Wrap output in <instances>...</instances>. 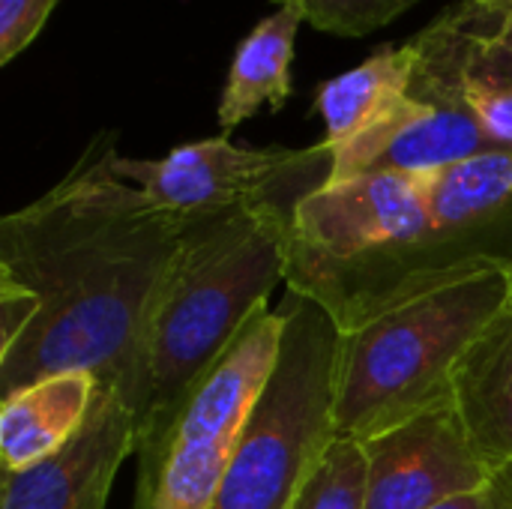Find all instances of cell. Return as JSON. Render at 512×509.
<instances>
[{"instance_id": "6da1fadb", "label": "cell", "mask_w": 512, "mask_h": 509, "mask_svg": "<svg viewBox=\"0 0 512 509\" xmlns=\"http://www.w3.org/2000/svg\"><path fill=\"white\" fill-rule=\"evenodd\" d=\"M114 159L117 132L93 135L54 189L0 219V291L36 303L33 324L0 348L3 396L93 372L132 408L144 318L189 219L153 207Z\"/></svg>"}, {"instance_id": "7a4b0ae2", "label": "cell", "mask_w": 512, "mask_h": 509, "mask_svg": "<svg viewBox=\"0 0 512 509\" xmlns=\"http://www.w3.org/2000/svg\"><path fill=\"white\" fill-rule=\"evenodd\" d=\"M291 213L267 201L189 219L138 342L135 453L162 438L195 384L285 282Z\"/></svg>"}, {"instance_id": "3957f363", "label": "cell", "mask_w": 512, "mask_h": 509, "mask_svg": "<svg viewBox=\"0 0 512 509\" xmlns=\"http://www.w3.org/2000/svg\"><path fill=\"white\" fill-rule=\"evenodd\" d=\"M507 264L402 297L339 333L336 435L372 441L453 399V372L507 309Z\"/></svg>"}, {"instance_id": "277c9868", "label": "cell", "mask_w": 512, "mask_h": 509, "mask_svg": "<svg viewBox=\"0 0 512 509\" xmlns=\"http://www.w3.org/2000/svg\"><path fill=\"white\" fill-rule=\"evenodd\" d=\"M276 372L258 399L213 509H291L321 450L336 435L339 330L312 300L291 294Z\"/></svg>"}, {"instance_id": "5b68a950", "label": "cell", "mask_w": 512, "mask_h": 509, "mask_svg": "<svg viewBox=\"0 0 512 509\" xmlns=\"http://www.w3.org/2000/svg\"><path fill=\"white\" fill-rule=\"evenodd\" d=\"M288 309L252 315L186 396L159 441L138 450L135 509H213L285 342Z\"/></svg>"}, {"instance_id": "8992f818", "label": "cell", "mask_w": 512, "mask_h": 509, "mask_svg": "<svg viewBox=\"0 0 512 509\" xmlns=\"http://www.w3.org/2000/svg\"><path fill=\"white\" fill-rule=\"evenodd\" d=\"M414 75L408 96L369 132L330 150L327 180H348L372 171H435L492 150L462 90L465 33L447 12L414 39Z\"/></svg>"}, {"instance_id": "52a82bcc", "label": "cell", "mask_w": 512, "mask_h": 509, "mask_svg": "<svg viewBox=\"0 0 512 509\" xmlns=\"http://www.w3.org/2000/svg\"><path fill=\"white\" fill-rule=\"evenodd\" d=\"M333 153L318 147H240L231 138H204L174 147L162 159H123L117 153L114 171L138 186L144 198L174 216L195 219L279 201H297L327 183Z\"/></svg>"}, {"instance_id": "ba28073f", "label": "cell", "mask_w": 512, "mask_h": 509, "mask_svg": "<svg viewBox=\"0 0 512 509\" xmlns=\"http://www.w3.org/2000/svg\"><path fill=\"white\" fill-rule=\"evenodd\" d=\"M366 509H432L492 483L450 402L366 441Z\"/></svg>"}, {"instance_id": "9c48e42d", "label": "cell", "mask_w": 512, "mask_h": 509, "mask_svg": "<svg viewBox=\"0 0 512 509\" xmlns=\"http://www.w3.org/2000/svg\"><path fill=\"white\" fill-rule=\"evenodd\" d=\"M135 411L111 384H99L84 429L51 459L3 474L0 509H105L120 465L135 456Z\"/></svg>"}, {"instance_id": "30bf717a", "label": "cell", "mask_w": 512, "mask_h": 509, "mask_svg": "<svg viewBox=\"0 0 512 509\" xmlns=\"http://www.w3.org/2000/svg\"><path fill=\"white\" fill-rule=\"evenodd\" d=\"M429 225L486 261H512V150L492 147L420 171Z\"/></svg>"}, {"instance_id": "8fae6325", "label": "cell", "mask_w": 512, "mask_h": 509, "mask_svg": "<svg viewBox=\"0 0 512 509\" xmlns=\"http://www.w3.org/2000/svg\"><path fill=\"white\" fill-rule=\"evenodd\" d=\"M99 393L93 372H57L3 396L0 459L3 474L57 456L87 423Z\"/></svg>"}, {"instance_id": "7c38bea8", "label": "cell", "mask_w": 512, "mask_h": 509, "mask_svg": "<svg viewBox=\"0 0 512 509\" xmlns=\"http://www.w3.org/2000/svg\"><path fill=\"white\" fill-rule=\"evenodd\" d=\"M453 405L477 456L495 477L512 459V312L507 309L459 360Z\"/></svg>"}, {"instance_id": "4fadbf2b", "label": "cell", "mask_w": 512, "mask_h": 509, "mask_svg": "<svg viewBox=\"0 0 512 509\" xmlns=\"http://www.w3.org/2000/svg\"><path fill=\"white\" fill-rule=\"evenodd\" d=\"M300 24L303 15L294 6H279L240 39L216 108L225 138L264 105L273 111L285 108L291 96V63Z\"/></svg>"}, {"instance_id": "5bb4252c", "label": "cell", "mask_w": 512, "mask_h": 509, "mask_svg": "<svg viewBox=\"0 0 512 509\" xmlns=\"http://www.w3.org/2000/svg\"><path fill=\"white\" fill-rule=\"evenodd\" d=\"M414 45L381 48L360 66L321 84L315 108L324 117V144L330 150L375 129L411 90Z\"/></svg>"}, {"instance_id": "9a60e30c", "label": "cell", "mask_w": 512, "mask_h": 509, "mask_svg": "<svg viewBox=\"0 0 512 509\" xmlns=\"http://www.w3.org/2000/svg\"><path fill=\"white\" fill-rule=\"evenodd\" d=\"M465 33V30H462ZM462 90L495 147L512 150V48L465 33Z\"/></svg>"}, {"instance_id": "2e32d148", "label": "cell", "mask_w": 512, "mask_h": 509, "mask_svg": "<svg viewBox=\"0 0 512 509\" xmlns=\"http://www.w3.org/2000/svg\"><path fill=\"white\" fill-rule=\"evenodd\" d=\"M369 501V456L366 444L348 435H333L321 450L291 509H366Z\"/></svg>"}, {"instance_id": "e0dca14e", "label": "cell", "mask_w": 512, "mask_h": 509, "mask_svg": "<svg viewBox=\"0 0 512 509\" xmlns=\"http://www.w3.org/2000/svg\"><path fill=\"white\" fill-rule=\"evenodd\" d=\"M294 6L303 21L336 36H366L396 21L420 0H276Z\"/></svg>"}, {"instance_id": "ac0fdd59", "label": "cell", "mask_w": 512, "mask_h": 509, "mask_svg": "<svg viewBox=\"0 0 512 509\" xmlns=\"http://www.w3.org/2000/svg\"><path fill=\"white\" fill-rule=\"evenodd\" d=\"M57 0H0V66L12 63L45 27Z\"/></svg>"}, {"instance_id": "d6986e66", "label": "cell", "mask_w": 512, "mask_h": 509, "mask_svg": "<svg viewBox=\"0 0 512 509\" xmlns=\"http://www.w3.org/2000/svg\"><path fill=\"white\" fill-rule=\"evenodd\" d=\"M447 18L471 36L512 48V0H462L447 9Z\"/></svg>"}, {"instance_id": "ffe728a7", "label": "cell", "mask_w": 512, "mask_h": 509, "mask_svg": "<svg viewBox=\"0 0 512 509\" xmlns=\"http://www.w3.org/2000/svg\"><path fill=\"white\" fill-rule=\"evenodd\" d=\"M432 509H512V504L504 498V492L495 483H489V486H483L477 492L456 495V498H450V501H444V504Z\"/></svg>"}, {"instance_id": "44dd1931", "label": "cell", "mask_w": 512, "mask_h": 509, "mask_svg": "<svg viewBox=\"0 0 512 509\" xmlns=\"http://www.w3.org/2000/svg\"><path fill=\"white\" fill-rule=\"evenodd\" d=\"M492 483L504 492V498L512 504V459L504 465V468H498V471H495Z\"/></svg>"}, {"instance_id": "7402d4cb", "label": "cell", "mask_w": 512, "mask_h": 509, "mask_svg": "<svg viewBox=\"0 0 512 509\" xmlns=\"http://www.w3.org/2000/svg\"><path fill=\"white\" fill-rule=\"evenodd\" d=\"M507 285H510V294H507V312H512V261L507 264Z\"/></svg>"}]
</instances>
